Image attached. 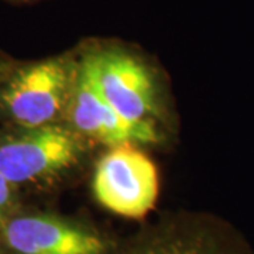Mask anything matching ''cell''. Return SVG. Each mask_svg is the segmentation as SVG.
<instances>
[{
  "instance_id": "1",
  "label": "cell",
  "mask_w": 254,
  "mask_h": 254,
  "mask_svg": "<svg viewBox=\"0 0 254 254\" xmlns=\"http://www.w3.org/2000/svg\"><path fill=\"white\" fill-rule=\"evenodd\" d=\"M93 192L100 205L125 218H143L154 206L158 177L151 160L131 144L112 148L98 164Z\"/></svg>"
},
{
  "instance_id": "2",
  "label": "cell",
  "mask_w": 254,
  "mask_h": 254,
  "mask_svg": "<svg viewBox=\"0 0 254 254\" xmlns=\"http://www.w3.org/2000/svg\"><path fill=\"white\" fill-rule=\"evenodd\" d=\"M85 64L103 98L130 122H148L154 113V83L148 69L136 57L119 48L92 51Z\"/></svg>"
},
{
  "instance_id": "3",
  "label": "cell",
  "mask_w": 254,
  "mask_h": 254,
  "mask_svg": "<svg viewBox=\"0 0 254 254\" xmlns=\"http://www.w3.org/2000/svg\"><path fill=\"white\" fill-rule=\"evenodd\" d=\"M71 66L64 60H48L20 69L4 92L11 118L21 126L38 128L63 110L71 89Z\"/></svg>"
},
{
  "instance_id": "4",
  "label": "cell",
  "mask_w": 254,
  "mask_h": 254,
  "mask_svg": "<svg viewBox=\"0 0 254 254\" xmlns=\"http://www.w3.org/2000/svg\"><path fill=\"white\" fill-rule=\"evenodd\" d=\"M81 150L66 128L43 126L0 145V173L10 184L46 178L69 167Z\"/></svg>"
},
{
  "instance_id": "5",
  "label": "cell",
  "mask_w": 254,
  "mask_h": 254,
  "mask_svg": "<svg viewBox=\"0 0 254 254\" xmlns=\"http://www.w3.org/2000/svg\"><path fill=\"white\" fill-rule=\"evenodd\" d=\"M69 100L73 126L100 143L118 147L131 143H155L158 140L150 122H130L110 106L82 61Z\"/></svg>"
},
{
  "instance_id": "6",
  "label": "cell",
  "mask_w": 254,
  "mask_h": 254,
  "mask_svg": "<svg viewBox=\"0 0 254 254\" xmlns=\"http://www.w3.org/2000/svg\"><path fill=\"white\" fill-rule=\"evenodd\" d=\"M3 239L14 254H105L103 239L85 227L46 215L4 220Z\"/></svg>"
},
{
  "instance_id": "7",
  "label": "cell",
  "mask_w": 254,
  "mask_h": 254,
  "mask_svg": "<svg viewBox=\"0 0 254 254\" xmlns=\"http://www.w3.org/2000/svg\"><path fill=\"white\" fill-rule=\"evenodd\" d=\"M131 254H229V252L213 239L192 236L165 239Z\"/></svg>"
},
{
  "instance_id": "8",
  "label": "cell",
  "mask_w": 254,
  "mask_h": 254,
  "mask_svg": "<svg viewBox=\"0 0 254 254\" xmlns=\"http://www.w3.org/2000/svg\"><path fill=\"white\" fill-rule=\"evenodd\" d=\"M10 184L3 174L0 173V225L4 223L6 220V212L9 210L11 205V190H10Z\"/></svg>"
},
{
  "instance_id": "9",
  "label": "cell",
  "mask_w": 254,
  "mask_h": 254,
  "mask_svg": "<svg viewBox=\"0 0 254 254\" xmlns=\"http://www.w3.org/2000/svg\"><path fill=\"white\" fill-rule=\"evenodd\" d=\"M0 254H1V253H0Z\"/></svg>"
}]
</instances>
